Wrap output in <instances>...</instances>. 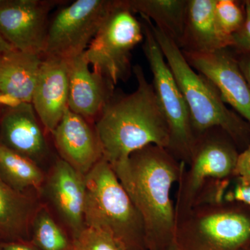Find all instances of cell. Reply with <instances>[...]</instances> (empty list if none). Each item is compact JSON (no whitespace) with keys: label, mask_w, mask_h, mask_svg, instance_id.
<instances>
[{"label":"cell","mask_w":250,"mask_h":250,"mask_svg":"<svg viewBox=\"0 0 250 250\" xmlns=\"http://www.w3.org/2000/svg\"><path fill=\"white\" fill-rule=\"evenodd\" d=\"M111 167L142 218L147 250L164 249L177 232L170 191L182 168L167 149L152 145Z\"/></svg>","instance_id":"obj_1"},{"label":"cell","mask_w":250,"mask_h":250,"mask_svg":"<svg viewBox=\"0 0 250 250\" xmlns=\"http://www.w3.org/2000/svg\"><path fill=\"white\" fill-rule=\"evenodd\" d=\"M134 73L136 90L113 95L94 125L103 158L111 166L127 160L131 154L148 146L170 147V129L152 83L140 65H135Z\"/></svg>","instance_id":"obj_2"},{"label":"cell","mask_w":250,"mask_h":250,"mask_svg":"<svg viewBox=\"0 0 250 250\" xmlns=\"http://www.w3.org/2000/svg\"><path fill=\"white\" fill-rule=\"evenodd\" d=\"M144 18L185 100L195 135L218 128L235 142H248L250 138L248 123L228 108L214 85L189 65L177 43Z\"/></svg>","instance_id":"obj_3"},{"label":"cell","mask_w":250,"mask_h":250,"mask_svg":"<svg viewBox=\"0 0 250 250\" xmlns=\"http://www.w3.org/2000/svg\"><path fill=\"white\" fill-rule=\"evenodd\" d=\"M85 228L105 230L129 250H147L141 215L104 158L85 175Z\"/></svg>","instance_id":"obj_4"},{"label":"cell","mask_w":250,"mask_h":250,"mask_svg":"<svg viewBox=\"0 0 250 250\" xmlns=\"http://www.w3.org/2000/svg\"><path fill=\"white\" fill-rule=\"evenodd\" d=\"M142 24L126 0H115L101 27L85 51L93 71L116 85L131 72V51L143 41Z\"/></svg>","instance_id":"obj_5"},{"label":"cell","mask_w":250,"mask_h":250,"mask_svg":"<svg viewBox=\"0 0 250 250\" xmlns=\"http://www.w3.org/2000/svg\"><path fill=\"white\" fill-rule=\"evenodd\" d=\"M141 22L144 35L143 48L152 71L153 87L170 129L169 149L190 159L197 136L188 108L147 20L141 16Z\"/></svg>","instance_id":"obj_6"},{"label":"cell","mask_w":250,"mask_h":250,"mask_svg":"<svg viewBox=\"0 0 250 250\" xmlns=\"http://www.w3.org/2000/svg\"><path fill=\"white\" fill-rule=\"evenodd\" d=\"M115 0H77L59 9L49 23L43 56L70 59L83 53Z\"/></svg>","instance_id":"obj_7"},{"label":"cell","mask_w":250,"mask_h":250,"mask_svg":"<svg viewBox=\"0 0 250 250\" xmlns=\"http://www.w3.org/2000/svg\"><path fill=\"white\" fill-rule=\"evenodd\" d=\"M179 250H248L250 215L238 210H225L205 215L192 228L177 230Z\"/></svg>","instance_id":"obj_8"},{"label":"cell","mask_w":250,"mask_h":250,"mask_svg":"<svg viewBox=\"0 0 250 250\" xmlns=\"http://www.w3.org/2000/svg\"><path fill=\"white\" fill-rule=\"evenodd\" d=\"M60 1L1 0L0 33L18 50L42 54L49 12Z\"/></svg>","instance_id":"obj_9"},{"label":"cell","mask_w":250,"mask_h":250,"mask_svg":"<svg viewBox=\"0 0 250 250\" xmlns=\"http://www.w3.org/2000/svg\"><path fill=\"white\" fill-rule=\"evenodd\" d=\"M45 197L52 213L75 240L85 229V175L62 159L46 174L41 200Z\"/></svg>","instance_id":"obj_10"},{"label":"cell","mask_w":250,"mask_h":250,"mask_svg":"<svg viewBox=\"0 0 250 250\" xmlns=\"http://www.w3.org/2000/svg\"><path fill=\"white\" fill-rule=\"evenodd\" d=\"M182 52L189 65L209 81L225 103L250 126V88L228 48L208 53Z\"/></svg>","instance_id":"obj_11"},{"label":"cell","mask_w":250,"mask_h":250,"mask_svg":"<svg viewBox=\"0 0 250 250\" xmlns=\"http://www.w3.org/2000/svg\"><path fill=\"white\" fill-rule=\"evenodd\" d=\"M68 97V60L42 55L31 103L46 134H52L62 121Z\"/></svg>","instance_id":"obj_12"},{"label":"cell","mask_w":250,"mask_h":250,"mask_svg":"<svg viewBox=\"0 0 250 250\" xmlns=\"http://www.w3.org/2000/svg\"><path fill=\"white\" fill-rule=\"evenodd\" d=\"M46 132L31 103L2 108L0 115V145L31 159L38 165L48 159Z\"/></svg>","instance_id":"obj_13"},{"label":"cell","mask_w":250,"mask_h":250,"mask_svg":"<svg viewBox=\"0 0 250 250\" xmlns=\"http://www.w3.org/2000/svg\"><path fill=\"white\" fill-rule=\"evenodd\" d=\"M51 135L60 159L83 175L103 158L95 125L69 108Z\"/></svg>","instance_id":"obj_14"},{"label":"cell","mask_w":250,"mask_h":250,"mask_svg":"<svg viewBox=\"0 0 250 250\" xmlns=\"http://www.w3.org/2000/svg\"><path fill=\"white\" fill-rule=\"evenodd\" d=\"M68 108L95 125L114 95V84L90 69L85 52L68 59Z\"/></svg>","instance_id":"obj_15"},{"label":"cell","mask_w":250,"mask_h":250,"mask_svg":"<svg viewBox=\"0 0 250 250\" xmlns=\"http://www.w3.org/2000/svg\"><path fill=\"white\" fill-rule=\"evenodd\" d=\"M238 155L234 146L227 139L197 136L190 156L191 167L187 188L189 197L196 194L207 179L233 176Z\"/></svg>","instance_id":"obj_16"},{"label":"cell","mask_w":250,"mask_h":250,"mask_svg":"<svg viewBox=\"0 0 250 250\" xmlns=\"http://www.w3.org/2000/svg\"><path fill=\"white\" fill-rule=\"evenodd\" d=\"M214 5L215 0H188L182 51L208 53L232 47V39L219 27Z\"/></svg>","instance_id":"obj_17"},{"label":"cell","mask_w":250,"mask_h":250,"mask_svg":"<svg viewBox=\"0 0 250 250\" xmlns=\"http://www.w3.org/2000/svg\"><path fill=\"white\" fill-rule=\"evenodd\" d=\"M41 203L37 195L18 191L0 177V241H30L31 224Z\"/></svg>","instance_id":"obj_18"},{"label":"cell","mask_w":250,"mask_h":250,"mask_svg":"<svg viewBox=\"0 0 250 250\" xmlns=\"http://www.w3.org/2000/svg\"><path fill=\"white\" fill-rule=\"evenodd\" d=\"M42 54L14 49L0 54V92L31 103Z\"/></svg>","instance_id":"obj_19"},{"label":"cell","mask_w":250,"mask_h":250,"mask_svg":"<svg viewBox=\"0 0 250 250\" xmlns=\"http://www.w3.org/2000/svg\"><path fill=\"white\" fill-rule=\"evenodd\" d=\"M133 13L152 21L154 25L180 47L185 29L188 0H126Z\"/></svg>","instance_id":"obj_20"},{"label":"cell","mask_w":250,"mask_h":250,"mask_svg":"<svg viewBox=\"0 0 250 250\" xmlns=\"http://www.w3.org/2000/svg\"><path fill=\"white\" fill-rule=\"evenodd\" d=\"M0 177L15 190L41 198L46 174L31 159L0 145Z\"/></svg>","instance_id":"obj_21"},{"label":"cell","mask_w":250,"mask_h":250,"mask_svg":"<svg viewBox=\"0 0 250 250\" xmlns=\"http://www.w3.org/2000/svg\"><path fill=\"white\" fill-rule=\"evenodd\" d=\"M30 241L41 250H75V240L42 201L31 224Z\"/></svg>","instance_id":"obj_22"},{"label":"cell","mask_w":250,"mask_h":250,"mask_svg":"<svg viewBox=\"0 0 250 250\" xmlns=\"http://www.w3.org/2000/svg\"><path fill=\"white\" fill-rule=\"evenodd\" d=\"M214 10L220 30L225 36L232 39L243 27L246 20L244 1L215 0Z\"/></svg>","instance_id":"obj_23"},{"label":"cell","mask_w":250,"mask_h":250,"mask_svg":"<svg viewBox=\"0 0 250 250\" xmlns=\"http://www.w3.org/2000/svg\"><path fill=\"white\" fill-rule=\"evenodd\" d=\"M75 250H129L123 242L105 230L86 228L75 239Z\"/></svg>","instance_id":"obj_24"},{"label":"cell","mask_w":250,"mask_h":250,"mask_svg":"<svg viewBox=\"0 0 250 250\" xmlns=\"http://www.w3.org/2000/svg\"><path fill=\"white\" fill-rule=\"evenodd\" d=\"M244 1L246 20L243 27L232 36L233 48L240 54H250V6Z\"/></svg>","instance_id":"obj_25"},{"label":"cell","mask_w":250,"mask_h":250,"mask_svg":"<svg viewBox=\"0 0 250 250\" xmlns=\"http://www.w3.org/2000/svg\"><path fill=\"white\" fill-rule=\"evenodd\" d=\"M233 176L240 182H250V146L238 154Z\"/></svg>","instance_id":"obj_26"},{"label":"cell","mask_w":250,"mask_h":250,"mask_svg":"<svg viewBox=\"0 0 250 250\" xmlns=\"http://www.w3.org/2000/svg\"><path fill=\"white\" fill-rule=\"evenodd\" d=\"M225 199L228 202L244 204L250 208V182H242L237 180L232 190L227 193Z\"/></svg>","instance_id":"obj_27"},{"label":"cell","mask_w":250,"mask_h":250,"mask_svg":"<svg viewBox=\"0 0 250 250\" xmlns=\"http://www.w3.org/2000/svg\"><path fill=\"white\" fill-rule=\"evenodd\" d=\"M2 250H41L31 241H16L1 243Z\"/></svg>","instance_id":"obj_28"},{"label":"cell","mask_w":250,"mask_h":250,"mask_svg":"<svg viewBox=\"0 0 250 250\" xmlns=\"http://www.w3.org/2000/svg\"><path fill=\"white\" fill-rule=\"evenodd\" d=\"M237 60L242 73L244 75L250 88V54H241Z\"/></svg>","instance_id":"obj_29"},{"label":"cell","mask_w":250,"mask_h":250,"mask_svg":"<svg viewBox=\"0 0 250 250\" xmlns=\"http://www.w3.org/2000/svg\"><path fill=\"white\" fill-rule=\"evenodd\" d=\"M9 42H7L0 33V54L4 53V52H8V51L12 50L14 49Z\"/></svg>","instance_id":"obj_30"},{"label":"cell","mask_w":250,"mask_h":250,"mask_svg":"<svg viewBox=\"0 0 250 250\" xmlns=\"http://www.w3.org/2000/svg\"><path fill=\"white\" fill-rule=\"evenodd\" d=\"M161 250H179L175 238H174L173 241L171 242L170 244L167 245L166 248Z\"/></svg>","instance_id":"obj_31"},{"label":"cell","mask_w":250,"mask_h":250,"mask_svg":"<svg viewBox=\"0 0 250 250\" xmlns=\"http://www.w3.org/2000/svg\"><path fill=\"white\" fill-rule=\"evenodd\" d=\"M247 3H248V4H249V6H250V0H246Z\"/></svg>","instance_id":"obj_32"},{"label":"cell","mask_w":250,"mask_h":250,"mask_svg":"<svg viewBox=\"0 0 250 250\" xmlns=\"http://www.w3.org/2000/svg\"><path fill=\"white\" fill-rule=\"evenodd\" d=\"M1 110H2V107H1V104H0V115H1Z\"/></svg>","instance_id":"obj_33"},{"label":"cell","mask_w":250,"mask_h":250,"mask_svg":"<svg viewBox=\"0 0 250 250\" xmlns=\"http://www.w3.org/2000/svg\"><path fill=\"white\" fill-rule=\"evenodd\" d=\"M0 250H2V248H1V242L0 241Z\"/></svg>","instance_id":"obj_34"},{"label":"cell","mask_w":250,"mask_h":250,"mask_svg":"<svg viewBox=\"0 0 250 250\" xmlns=\"http://www.w3.org/2000/svg\"><path fill=\"white\" fill-rule=\"evenodd\" d=\"M250 250V248H249V250Z\"/></svg>","instance_id":"obj_35"},{"label":"cell","mask_w":250,"mask_h":250,"mask_svg":"<svg viewBox=\"0 0 250 250\" xmlns=\"http://www.w3.org/2000/svg\"><path fill=\"white\" fill-rule=\"evenodd\" d=\"M0 1H1V0H0Z\"/></svg>","instance_id":"obj_36"}]
</instances>
